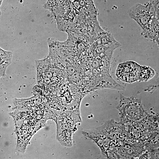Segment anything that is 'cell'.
Listing matches in <instances>:
<instances>
[{
    "label": "cell",
    "mask_w": 159,
    "mask_h": 159,
    "mask_svg": "<svg viewBox=\"0 0 159 159\" xmlns=\"http://www.w3.org/2000/svg\"><path fill=\"white\" fill-rule=\"evenodd\" d=\"M155 74L153 70L149 67L141 66L139 68L138 76L141 81H147L153 77Z\"/></svg>",
    "instance_id": "3957f363"
},
{
    "label": "cell",
    "mask_w": 159,
    "mask_h": 159,
    "mask_svg": "<svg viewBox=\"0 0 159 159\" xmlns=\"http://www.w3.org/2000/svg\"><path fill=\"white\" fill-rule=\"evenodd\" d=\"M159 22L158 19L154 16L149 29L142 31L141 34L146 38H148L155 41L159 43Z\"/></svg>",
    "instance_id": "7a4b0ae2"
},
{
    "label": "cell",
    "mask_w": 159,
    "mask_h": 159,
    "mask_svg": "<svg viewBox=\"0 0 159 159\" xmlns=\"http://www.w3.org/2000/svg\"><path fill=\"white\" fill-rule=\"evenodd\" d=\"M1 10H0V15H1Z\"/></svg>",
    "instance_id": "5b68a950"
},
{
    "label": "cell",
    "mask_w": 159,
    "mask_h": 159,
    "mask_svg": "<svg viewBox=\"0 0 159 159\" xmlns=\"http://www.w3.org/2000/svg\"><path fill=\"white\" fill-rule=\"evenodd\" d=\"M3 0H0V6L1 5L2 2Z\"/></svg>",
    "instance_id": "277c9868"
},
{
    "label": "cell",
    "mask_w": 159,
    "mask_h": 159,
    "mask_svg": "<svg viewBox=\"0 0 159 159\" xmlns=\"http://www.w3.org/2000/svg\"><path fill=\"white\" fill-rule=\"evenodd\" d=\"M153 5L150 3L144 5L137 4L130 8L127 11L130 17L135 20L142 29L148 30L154 15L151 10Z\"/></svg>",
    "instance_id": "6da1fadb"
}]
</instances>
